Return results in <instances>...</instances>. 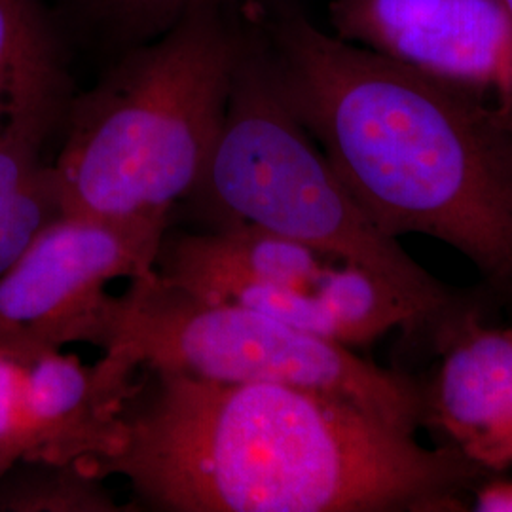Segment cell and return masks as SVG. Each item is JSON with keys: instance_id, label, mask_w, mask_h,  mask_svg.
<instances>
[{"instance_id": "1", "label": "cell", "mask_w": 512, "mask_h": 512, "mask_svg": "<svg viewBox=\"0 0 512 512\" xmlns=\"http://www.w3.org/2000/svg\"><path fill=\"white\" fill-rule=\"evenodd\" d=\"M147 370L120 452L80 461L158 511H463L459 494L488 473L321 393Z\"/></svg>"}, {"instance_id": "2", "label": "cell", "mask_w": 512, "mask_h": 512, "mask_svg": "<svg viewBox=\"0 0 512 512\" xmlns=\"http://www.w3.org/2000/svg\"><path fill=\"white\" fill-rule=\"evenodd\" d=\"M275 78L351 198L387 236L423 234L512 296V110L258 8Z\"/></svg>"}, {"instance_id": "3", "label": "cell", "mask_w": 512, "mask_h": 512, "mask_svg": "<svg viewBox=\"0 0 512 512\" xmlns=\"http://www.w3.org/2000/svg\"><path fill=\"white\" fill-rule=\"evenodd\" d=\"M238 50V16L198 10L71 99L52 164L61 215L169 217L188 200L217 145Z\"/></svg>"}, {"instance_id": "4", "label": "cell", "mask_w": 512, "mask_h": 512, "mask_svg": "<svg viewBox=\"0 0 512 512\" xmlns=\"http://www.w3.org/2000/svg\"><path fill=\"white\" fill-rule=\"evenodd\" d=\"M190 200L219 226H256L365 268L418 310L425 325L440 330L467 311L351 198L281 93L256 8L239 14L224 122Z\"/></svg>"}, {"instance_id": "5", "label": "cell", "mask_w": 512, "mask_h": 512, "mask_svg": "<svg viewBox=\"0 0 512 512\" xmlns=\"http://www.w3.org/2000/svg\"><path fill=\"white\" fill-rule=\"evenodd\" d=\"M97 348L139 368L321 393L412 435L427 416L425 391L412 378L260 311L186 293L156 270L110 296Z\"/></svg>"}, {"instance_id": "6", "label": "cell", "mask_w": 512, "mask_h": 512, "mask_svg": "<svg viewBox=\"0 0 512 512\" xmlns=\"http://www.w3.org/2000/svg\"><path fill=\"white\" fill-rule=\"evenodd\" d=\"M167 222L61 215L46 224L0 277V346H97L110 302L107 285L156 270Z\"/></svg>"}, {"instance_id": "7", "label": "cell", "mask_w": 512, "mask_h": 512, "mask_svg": "<svg viewBox=\"0 0 512 512\" xmlns=\"http://www.w3.org/2000/svg\"><path fill=\"white\" fill-rule=\"evenodd\" d=\"M330 33L512 110V23L501 0H329Z\"/></svg>"}, {"instance_id": "8", "label": "cell", "mask_w": 512, "mask_h": 512, "mask_svg": "<svg viewBox=\"0 0 512 512\" xmlns=\"http://www.w3.org/2000/svg\"><path fill=\"white\" fill-rule=\"evenodd\" d=\"M18 351L25 361L27 412L35 435L31 458L73 461L118 454L139 366L118 351H105L93 365L61 349Z\"/></svg>"}, {"instance_id": "9", "label": "cell", "mask_w": 512, "mask_h": 512, "mask_svg": "<svg viewBox=\"0 0 512 512\" xmlns=\"http://www.w3.org/2000/svg\"><path fill=\"white\" fill-rule=\"evenodd\" d=\"M442 365L427 416L488 473L512 467V329H488L465 311L437 334Z\"/></svg>"}, {"instance_id": "10", "label": "cell", "mask_w": 512, "mask_h": 512, "mask_svg": "<svg viewBox=\"0 0 512 512\" xmlns=\"http://www.w3.org/2000/svg\"><path fill=\"white\" fill-rule=\"evenodd\" d=\"M69 103L61 65L38 78L0 124V277L61 217L54 167L44 164L42 150Z\"/></svg>"}, {"instance_id": "11", "label": "cell", "mask_w": 512, "mask_h": 512, "mask_svg": "<svg viewBox=\"0 0 512 512\" xmlns=\"http://www.w3.org/2000/svg\"><path fill=\"white\" fill-rule=\"evenodd\" d=\"M315 293L334 319L338 342L344 346L370 344L391 329L414 332L425 327L418 310L401 294L355 264H330Z\"/></svg>"}, {"instance_id": "12", "label": "cell", "mask_w": 512, "mask_h": 512, "mask_svg": "<svg viewBox=\"0 0 512 512\" xmlns=\"http://www.w3.org/2000/svg\"><path fill=\"white\" fill-rule=\"evenodd\" d=\"M120 511L105 478L80 459H19L0 476V512Z\"/></svg>"}, {"instance_id": "13", "label": "cell", "mask_w": 512, "mask_h": 512, "mask_svg": "<svg viewBox=\"0 0 512 512\" xmlns=\"http://www.w3.org/2000/svg\"><path fill=\"white\" fill-rule=\"evenodd\" d=\"M61 65L37 0H0V124L38 78Z\"/></svg>"}, {"instance_id": "14", "label": "cell", "mask_w": 512, "mask_h": 512, "mask_svg": "<svg viewBox=\"0 0 512 512\" xmlns=\"http://www.w3.org/2000/svg\"><path fill=\"white\" fill-rule=\"evenodd\" d=\"M279 0H76L82 19L93 31L124 52L162 37L190 14L215 8L239 16L253 6Z\"/></svg>"}, {"instance_id": "15", "label": "cell", "mask_w": 512, "mask_h": 512, "mask_svg": "<svg viewBox=\"0 0 512 512\" xmlns=\"http://www.w3.org/2000/svg\"><path fill=\"white\" fill-rule=\"evenodd\" d=\"M35 454V435L27 412L25 361L18 349L0 346V463L8 471Z\"/></svg>"}, {"instance_id": "16", "label": "cell", "mask_w": 512, "mask_h": 512, "mask_svg": "<svg viewBox=\"0 0 512 512\" xmlns=\"http://www.w3.org/2000/svg\"><path fill=\"white\" fill-rule=\"evenodd\" d=\"M475 511L512 512V480H490L476 488Z\"/></svg>"}, {"instance_id": "17", "label": "cell", "mask_w": 512, "mask_h": 512, "mask_svg": "<svg viewBox=\"0 0 512 512\" xmlns=\"http://www.w3.org/2000/svg\"><path fill=\"white\" fill-rule=\"evenodd\" d=\"M501 2H503V6H505V10H507L512 23V0H501Z\"/></svg>"}, {"instance_id": "18", "label": "cell", "mask_w": 512, "mask_h": 512, "mask_svg": "<svg viewBox=\"0 0 512 512\" xmlns=\"http://www.w3.org/2000/svg\"><path fill=\"white\" fill-rule=\"evenodd\" d=\"M4 473H6V469H4V467H2V463H0V476L4 475Z\"/></svg>"}]
</instances>
